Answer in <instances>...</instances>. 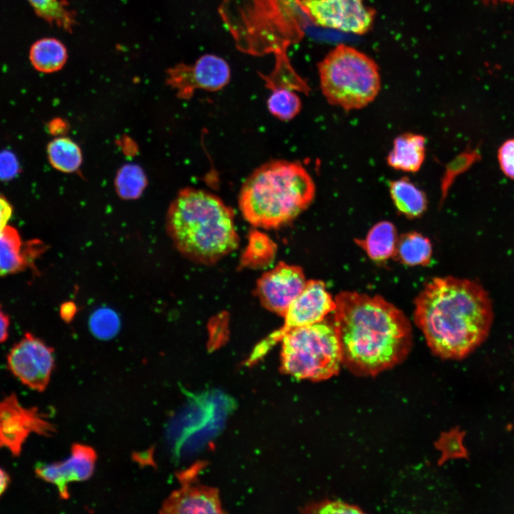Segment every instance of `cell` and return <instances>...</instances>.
<instances>
[{"instance_id":"6da1fadb","label":"cell","mask_w":514,"mask_h":514,"mask_svg":"<svg viewBox=\"0 0 514 514\" xmlns=\"http://www.w3.org/2000/svg\"><path fill=\"white\" fill-rule=\"evenodd\" d=\"M333 326L342 364L359 376H375L409 353L412 328L408 318L379 296L343 291L335 298Z\"/></svg>"},{"instance_id":"7a4b0ae2","label":"cell","mask_w":514,"mask_h":514,"mask_svg":"<svg viewBox=\"0 0 514 514\" xmlns=\"http://www.w3.org/2000/svg\"><path fill=\"white\" fill-rule=\"evenodd\" d=\"M414 321L433 353L460 359L487 338L493 321L490 298L475 281L435 278L415 301Z\"/></svg>"},{"instance_id":"3957f363","label":"cell","mask_w":514,"mask_h":514,"mask_svg":"<svg viewBox=\"0 0 514 514\" xmlns=\"http://www.w3.org/2000/svg\"><path fill=\"white\" fill-rule=\"evenodd\" d=\"M166 228L177 250L198 263H216L238 245L232 208L201 189L178 191L167 210Z\"/></svg>"},{"instance_id":"277c9868","label":"cell","mask_w":514,"mask_h":514,"mask_svg":"<svg viewBox=\"0 0 514 514\" xmlns=\"http://www.w3.org/2000/svg\"><path fill=\"white\" fill-rule=\"evenodd\" d=\"M316 190L314 181L300 162L268 161L244 181L239 193V209L253 226L278 228L308 208Z\"/></svg>"},{"instance_id":"5b68a950","label":"cell","mask_w":514,"mask_h":514,"mask_svg":"<svg viewBox=\"0 0 514 514\" xmlns=\"http://www.w3.org/2000/svg\"><path fill=\"white\" fill-rule=\"evenodd\" d=\"M301 11V0H224L220 12L241 51L279 59L303 34Z\"/></svg>"},{"instance_id":"8992f818","label":"cell","mask_w":514,"mask_h":514,"mask_svg":"<svg viewBox=\"0 0 514 514\" xmlns=\"http://www.w3.org/2000/svg\"><path fill=\"white\" fill-rule=\"evenodd\" d=\"M320 85L327 101L349 111L371 103L381 90L376 63L349 46L339 44L318 64Z\"/></svg>"},{"instance_id":"52a82bcc","label":"cell","mask_w":514,"mask_h":514,"mask_svg":"<svg viewBox=\"0 0 514 514\" xmlns=\"http://www.w3.org/2000/svg\"><path fill=\"white\" fill-rule=\"evenodd\" d=\"M281 342L282 373L312 381L326 380L338 373L342 355L333 323L323 320L293 329Z\"/></svg>"},{"instance_id":"ba28073f","label":"cell","mask_w":514,"mask_h":514,"mask_svg":"<svg viewBox=\"0 0 514 514\" xmlns=\"http://www.w3.org/2000/svg\"><path fill=\"white\" fill-rule=\"evenodd\" d=\"M335 308V300L326 290L325 283L319 280L307 281L301 293L287 309L283 326L256 346L246 365H253L261 360L289 331L320 322Z\"/></svg>"},{"instance_id":"9c48e42d","label":"cell","mask_w":514,"mask_h":514,"mask_svg":"<svg viewBox=\"0 0 514 514\" xmlns=\"http://www.w3.org/2000/svg\"><path fill=\"white\" fill-rule=\"evenodd\" d=\"M7 365L23 384L41 392L49 383L54 367V350L40 338L26 333L8 353Z\"/></svg>"},{"instance_id":"30bf717a","label":"cell","mask_w":514,"mask_h":514,"mask_svg":"<svg viewBox=\"0 0 514 514\" xmlns=\"http://www.w3.org/2000/svg\"><path fill=\"white\" fill-rule=\"evenodd\" d=\"M55 428L35 408L23 406L14 393L0 400V448L19 456L31 433L51 435Z\"/></svg>"},{"instance_id":"8fae6325","label":"cell","mask_w":514,"mask_h":514,"mask_svg":"<svg viewBox=\"0 0 514 514\" xmlns=\"http://www.w3.org/2000/svg\"><path fill=\"white\" fill-rule=\"evenodd\" d=\"M230 79L231 70L227 62L213 54L201 56L194 64L181 63L166 71V84L182 99H191L197 89L221 90Z\"/></svg>"},{"instance_id":"7c38bea8","label":"cell","mask_w":514,"mask_h":514,"mask_svg":"<svg viewBox=\"0 0 514 514\" xmlns=\"http://www.w3.org/2000/svg\"><path fill=\"white\" fill-rule=\"evenodd\" d=\"M303 9L316 25L356 34L372 27L376 11L363 0H301Z\"/></svg>"},{"instance_id":"4fadbf2b","label":"cell","mask_w":514,"mask_h":514,"mask_svg":"<svg viewBox=\"0 0 514 514\" xmlns=\"http://www.w3.org/2000/svg\"><path fill=\"white\" fill-rule=\"evenodd\" d=\"M306 282L300 266L279 262L258 279L255 292L265 308L283 317Z\"/></svg>"},{"instance_id":"5bb4252c","label":"cell","mask_w":514,"mask_h":514,"mask_svg":"<svg viewBox=\"0 0 514 514\" xmlns=\"http://www.w3.org/2000/svg\"><path fill=\"white\" fill-rule=\"evenodd\" d=\"M200 466L178 475L182 485L171 493L163 503L160 513H224L216 488L196 484V471Z\"/></svg>"},{"instance_id":"9a60e30c","label":"cell","mask_w":514,"mask_h":514,"mask_svg":"<svg viewBox=\"0 0 514 514\" xmlns=\"http://www.w3.org/2000/svg\"><path fill=\"white\" fill-rule=\"evenodd\" d=\"M96 458L91 447L75 443L68 458L53 463H39L35 473L41 480L55 485L62 499H67L69 484L88 480L94 473Z\"/></svg>"},{"instance_id":"2e32d148","label":"cell","mask_w":514,"mask_h":514,"mask_svg":"<svg viewBox=\"0 0 514 514\" xmlns=\"http://www.w3.org/2000/svg\"><path fill=\"white\" fill-rule=\"evenodd\" d=\"M41 242H24L18 231L6 226L0 231V276L22 271L31 266L42 251Z\"/></svg>"},{"instance_id":"e0dca14e","label":"cell","mask_w":514,"mask_h":514,"mask_svg":"<svg viewBox=\"0 0 514 514\" xmlns=\"http://www.w3.org/2000/svg\"><path fill=\"white\" fill-rule=\"evenodd\" d=\"M425 138L420 134L404 133L395 138L386 161L395 170L415 173L425 157Z\"/></svg>"},{"instance_id":"ac0fdd59","label":"cell","mask_w":514,"mask_h":514,"mask_svg":"<svg viewBox=\"0 0 514 514\" xmlns=\"http://www.w3.org/2000/svg\"><path fill=\"white\" fill-rule=\"evenodd\" d=\"M388 189L393 205L405 217L415 218L425 212L428 206L427 196L408 178L390 181Z\"/></svg>"},{"instance_id":"d6986e66","label":"cell","mask_w":514,"mask_h":514,"mask_svg":"<svg viewBox=\"0 0 514 514\" xmlns=\"http://www.w3.org/2000/svg\"><path fill=\"white\" fill-rule=\"evenodd\" d=\"M397 241L395 226L391 222L383 221L369 230L365 239L356 241L371 259L383 261L394 256Z\"/></svg>"},{"instance_id":"ffe728a7","label":"cell","mask_w":514,"mask_h":514,"mask_svg":"<svg viewBox=\"0 0 514 514\" xmlns=\"http://www.w3.org/2000/svg\"><path fill=\"white\" fill-rule=\"evenodd\" d=\"M68 58L67 49L54 38L36 41L31 47L29 59L33 66L43 73H53L62 69Z\"/></svg>"},{"instance_id":"44dd1931","label":"cell","mask_w":514,"mask_h":514,"mask_svg":"<svg viewBox=\"0 0 514 514\" xmlns=\"http://www.w3.org/2000/svg\"><path fill=\"white\" fill-rule=\"evenodd\" d=\"M432 254L431 243L428 238L418 232L402 234L397 241L394 257L409 265H428Z\"/></svg>"},{"instance_id":"7402d4cb","label":"cell","mask_w":514,"mask_h":514,"mask_svg":"<svg viewBox=\"0 0 514 514\" xmlns=\"http://www.w3.org/2000/svg\"><path fill=\"white\" fill-rule=\"evenodd\" d=\"M47 156L51 165L64 173L76 171L82 163L80 147L71 139L57 137L47 146Z\"/></svg>"},{"instance_id":"603a6c76","label":"cell","mask_w":514,"mask_h":514,"mask_svg":"<svg viewBox=\"0 0 514 514\" xmlns=\"http://www.w3.org/2000/svg\"><path fill=\"white\" fill-rule=\"evenodd\" d=\"M147 185L143 169L136 164L123 166L115 178V188L119 196L126 200L138 198Z\"/></svg>"},{"instance_id":"cb8c5ba5","label":"cell","mask_w":514,"mask_h":514,"mask_svg":"<svg viewBox=\"0 0 514 514\" xmlns=\"http://www.w3.org/2000/svg\"><path fill=\"white\" fill-rule=\"evenodd\" d=\"M266 86L271 91L288 89L302 92L306 95L310 91L307 83L294 71L290 61L276 63L273 70L268 75H261Z\"/></svg>"},{"instance_id":"d4e9b609","label":"cell","mask_w":514,"mask_h":514,"mask_svg":"<svg viewBox=\"0 0 514 514\" xmlns=\"http://www.w3.org/2000/svg\"><path fill=\"white\" fill-rule=\"evenodd\" d=\"M36 14L51 24L71 32L76 24L74 14L59 0H28Z\"/></svg>"},{"instance_id":"484cf974","label":"cell","mask_w":514,"mask_h":514,"mask_svg":"<svg viewBox=\"0 0 514 514\" xmlns=\"http://www.w3.org/2000/svg\"><path fill=\"white\" fill-rule=\"evenodd\" d=\"M269 112L276 119L287 121L295 118L301 111L302 104L298 94L288 89L272 91L267 100Z\"/></svg>"},{"instance_id":"4316f807","label":"cell","mask_w":514,"mask_h":514,"mask_svg":"<svg viewBox=\"0 0 514 514\" xmlns=\"http://www.w3.org/2000/svg\"><path fill=\"white\" fill-rule=\"evenodd\" d=\"M476 159H478V153L476 150L469 149L459 154L445 166V170L440 179V201L441 203L446 198L448 191L455 178L469 168Z\"/></svg>"},{"instance_id":"83f0119b","label":"cell","mask_w":514,"mask_h":514,"mask_svg":"<svg viewBox=\"0 0 514 514\" xmlns=\"http://www.w3.org/2000/svg\"><path fill=\"white\" fill-rule=\"evenodd\" d=\"M304 513H362L357 506L338 500H325L313 503L302 510Z\"/></svg>"},{"instance_id":"f1b7e54d","label":"cell","mask_w":514,"mask_h":514,"mask_svg":"<svg viewBox=\"0 0 514 514\" xmlns=\"http://www.w3.org/2000/svg\"><path fill=\"white\" fill-rule=\"evenodd\" d=\"M497 158L503 174L514 180V138L505 141L498 148Z\"/></svg>"},{"instance_id":"f546056e","label":"cell","mask_w":514,"mask_h":514,"mask_svg":"<svg viewBox=\"0 0 514 514\" xmlns=\"http://www.w3.org/2000/svg\"><path fill=\"white\" fill-rule=\"evenodd\" d=\"M116 320L114 315L109 311H101L95 314L92 319L93 331L103 336L113 334L116 327Z\"/></svg>"},{"instance_id":"4dcf8cb0","label":"cell","mask_w":514,"mask_h":514,"mask_svg":"<svg viewBox=\"0 0 514 514\" xmlns=\"http://www.w3.org/2000/svg\"><path fill=\"white\" fill-rule=\"evenodd\" d=\"M19 171V163L14 153L9 151L0 152V180L7 181Z\"/></svg>"},{"instance_id":"1f68e13d","label":"cell","mask_w":514,"mask_h":514,"mask_svg":"<svg viewBox=\"0 0 514 514\" xmlns=\"http://www.w3.org/2000/svg\"><path fill=\"white\" fill-rule=\"evenodd\" d=\"M12 213L13 208L11 203L0 193V231L7 226Z\"/></svg>"},{"instance_id":"d6a6232c","label":"cell","mask_w":514,"mask_h":514,"mask_svg":"<svg viewBox=\"0 0 514 514\" xmlns=\"http://www.w3.org/2000/svg\"><path fill=\"white\" fill-rule=\"evenodd\" d=\"M10 320L0 304V343L4 342L9 336Z\"/></svg>"},{"instance_id":"836d02e7","label":"cell","mask_w":514,"mask_h":514,"mask_svg":"<svg viewBox=\"0 0 514 514\" xmlns=\"http://www.w3.org/2000/svg\"><path fill=\"white\" fill-rule=\"evenodd\" d=\"M75 306L72 303H66L62 304L61 308V316L65 321L70 320L75 313Z\"/></svg>"},{"instance_id":"e575fe53","label":"cell","mask_w":514,"mask_h":514,"mask_svg":"<svg viewBox=\"0 0 514 514\" xmlns=\"http://www.w3.org/2000/svg\"><path fill=\"white\" fill-rule=\"evenodd\" d=\"M10 482V478L8 473L0 468V497L6 491Z\"/></svg>"},{"instance_id":"d590c367","label":"cell","mask_w":514,"mask_h":514,"mask_svg":"<svg viewBox=\"0 0 514 514\" xmlns=\"http://www.w3.org/2000/svg\"><path fill=\"white\" fill-rule=\"evenodd\" d=\"M486 2H491V3H499V2H505V3H514V0H483Z\"/></svg>"}]
</instances>
